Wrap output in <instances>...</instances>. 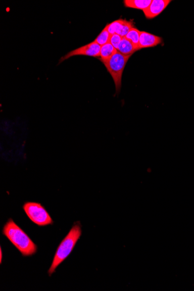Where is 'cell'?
I'll list each match as a JSON object with an SVG mask.
<instances>
[{"mask_svg": "<svg viewBox=\"0 0 194 291\" xmlns=\"http://www.w3.org/2000/svg\"><path fill=\"white\" fill-rule=\"evenodd\" d=\"M101 47H102V46L93 41L90 42V43L69 52L64 57L61 58L60 63L73 56H86L92 57H100Z\"/></svg>", "mask_w": 194, "mask_h": 291, "instance_id": "5", "label": "cell"}, {"mask_svg": "<svg viewBox=\"0 0 194 291\" xmlns=\"http://www.w3.org/2000/svg\"><path fill=\"white\" fill-rule=\"evenodd\" d=\"M170 2V0H153L143 13L147 19L154 18L162 13Z\"/></svg>", "mask_w": 194, "mask_h": 291, "instance_id": "7", "label": "cell"}, {"mask_svg": "<svg viewBox=\"0 0 194 291\" xmlns=\"http://www.w3.org/2000/svg\"><path fill=\"white\" fill-rule=\"evenodd\" d=\"M3 234L20 252L23 257H31L37 253V247L28 234L10 219L3 229Z\"/></svg>", "mask_w": 194, "mask_h": 291, "instance_id": "1", "label": "cell"}, {"mask_svg": "<svg viewBox=\"0 0 194 291\" xmlns=\"http://www.w3.org/2000/svg\"><path fill=\"white\" fill-rule=\"evenodd\" d=\"M82 234L80 222H76L69 231L68 234L57 248L51 266L48 271L49 276L56 272L58 267L71 254Z\"/></svg>", "mask_w": 194, "mask_h": 291, "instance_id": "2", "label": "cell"}, {"mask_svg": "<svg viewBox=\"0 0 194 291\" xmlns=\"http://www.w3.org/2000/svg\"><path fill=\"white\" fill-rule=\"evenodd\" d=\"M130 57L124 56L118 52L110 60L104 63L114 80L116 93L119 92L121 89L123 72Z\"/></svg>", "mask_w": 194, "mask_h": 291, "instance_id": "3", "label": "cell"}, {"mask_svg": "<svg viewBox=\"0 0 194 291\" xmlns=\"http://www.w3.org/2000/svg\"><path fill=\"white\" fill-rule=\"evenodd\" d=\"M141 31L134 28H132L125 36L127 39L130 41L136 47L138 48L139 36H140ZM140 50V49H139Z\"/></svg>", "mask_w": 194, "mask_h": 291, "instance_id": "13", "label": "cell"}, {"mask_svg": "<svg viewBox=\"0 0 194 291\" xmlns=\"http://www.w3.org/2000/svg\"><path fill=\"white\" fill-rule=\"evenodd\" d=\"M109 33L111 35L119 34L122 37H125L129 31L134 28L133 22L118 19L107 25Z\"/></svg>", "mask_w": 194, "mask_h": 291, "instance_id": "6", "label": "cell"}, {"mask_svg": "<svg viewBox=\"0 0 194 291\" xmlns=\"http://www.w3.org/2000/svg\"><path fill=\"white\" fill-rule=\"evenodd\" d=\"M162 38L153 34L141 32L139 36L138 47L139 49L153 47L161 43Z\"/></svg>", "mask_w": 194, "mask_h": 291, "instance_id": "8", "label": "cell"}, {"mask_svg": "<svg viewBox=\"0 0 194 291\" xmlns=\"http://www.w3.org/2000/svg\"><path fill=\"white\" fill-rule=\"evenodd\" d=\"M111 37V35L108 32V26L107 25L105 27L102 32L96 37L94 41L100 45L103 46L110 42Z\"/></svg>", "mask_w": 194, "mask_h": 291, "instance_id": "12", "label": "cell"}, {"mask_svg": "<svg viewBox=\"0 0 194 291\" xmlns=\"http://www.w3.org/2000/svg\"><path fill=\"white\" fill-rule=\"evenodd\" d=\"M117 52V49H116L114 46L111 44L110 42H108V43L102 46V47H101V61H102L103 63H105V62L110 60L114 54Z\"/></svg>", "mask_w": 194, "mask_h": 291, "instance_id": "10", "label": "cell"}, {"mask_svg": "<svg viewBox=\"0 0 194 291\" xmlns=\"http://www.w3.org/2000/svg\"><path fill=\"white\" fill-rule=\"evenodd\" d=\"M2 262H3V252L1 248V249H0V263H1L2 264Z\"/></svg>", "mask_w": 194, "mask_h": 291, "instance_id": "15", "label": "cell"}, {"mask_svg": "<svg viewBox=\"0 0 194 291\" xmlns=\"http://www.w3.org/2000/svg\"><path fill=\"white\" fill-rule=\"evenodd\" d=\"M123 2L126 7L143 11L150 6L152 1L151 0H125Z\"/></svg>", "mask_w": 194, "mask_h": 291, "instance_id": "11", "label": "cell"}, {"mask_svg": "<svg viewBox=\"0 0 194 291\" xmlns=\"http://www.w3.org/2000/svg\"><path fill=\"white\" fill-rule=\"evenodd\" d=\"M139 50L125 37H123L117 48L118 52L124 56H131L132 54Z\"/></svg>", "mask_w": 194, "mask_h": 291, "instance_id": "9", "label": "cell"}, {"mask_svg": "<svg viewBox=\"0 0 194 291\" xmlns=\"http://www.w3.org/2000/svg\"><path fill=\"white\" fill-rule=\"evenodd\" d=\"M22 208L28 218L38 226H47L54 223L49 213L40 203L26 202L23 204Z\"/></svg>", "mask_w": 194, "mask_h": 291, "instance_id": "4", "label": "cell"}, {"mask_svg": "<svg viewBox=\"0 0 194 291\" xmlns=\"http://www.w3.org/2000/svg\"><path fill=\"white\" fill-rule=\"evenodd\" d=\"M122 38L123 37L119 36V34H115L112 35L111 37L110 42L116 49H117L120 41H121L122 40Z\"/></svg>", "mask_w": 194, "mask_h": 291, "instance_id": "14", "label": "cell"}]
</instances>
